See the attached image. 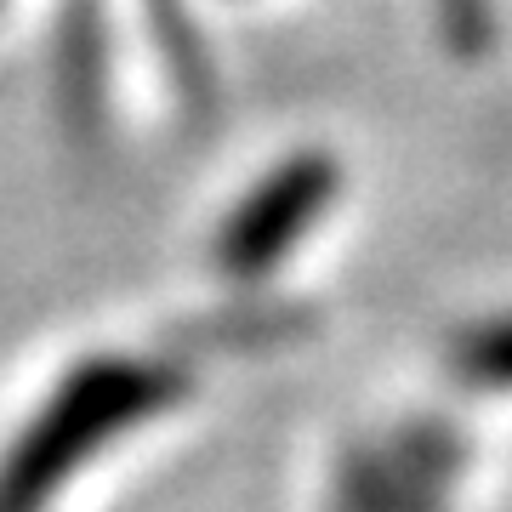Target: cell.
I'll use <instances>...</instances> for the list:
<instances>
[{
	"label": "cell",
	"instance_id": "cell-1",
	"mask_svg": "<svg viewBox=\"0 0 512 512\" xmlns=\"http://www.w3.org/2000/svg\"><path fill=\"white\" fill-rule=\"evenodd\" d=\"M183 393L188 370L177 359H126V353L86 359L52 387V399L0 456V512H46V501L103 444L165 416Z\"/></svg>",
	"mask_w": 512,
	"mask_h": 512
},
{
	"label": "cell",
	"instance_id": "cell-2",
	"mask_svg": "<svg viewBox=\"0 0 512 512\" xmlns=\"http://www.w3.org/2000/svg\"><path fill=\"white\" fill-rule=\"evenodd\" d=\"M467 467V439L444 416H410L348 444L336 461L330 512H444Z\"/></svg>",
	"mask_w": 512,
	"mask_h": 512
},
{
	"label": "cell",
	"instance_id": "cell-3",
	"mask_svg": "<svg viewBox=\"0 0 512 512\" xmlns=\"http://www.w3.org/2000/svg\"><path fill=\"white\" fill-rule=\"evenodd\" d=\"M336 188H342V165L330 154H319V148L279 160L228 211V222L217 234V268L228 279H262L274 262H285L308 239V228L330 211Z\"/></svg>",
	"mask_w": 512,
	"mask_h": 512
},
{
	"label": "cell",
	"instance_id": "cell-4",
	"mask_svg": "<svg viewBox=\"0 0 512 512\" xmlns=\"http://www.w3.org/2000/svg\"><path fill=\"white\" fill-rule=\"evenodd\" d=\"M450 376L473 393H512V313L461 330L450 342Z\"/></svg>",
	"mask_w": 512,
	"mask_h": 512
},
{
	"label": "cell",
	"instance_id": "cell-5",
	"mask_svg": "<svg viewBox=\"0 0 512 512\" xmlns=\"http://www.w3.org/2000/svg\"><path fill=\"white\" fill-rule=\"evenodd\" d=\"M439 29L456 52H484L490 46V0H439Z\"/></svg>",
	"mask_w": 512,
	"mask_h": 512
}]
</instances>
